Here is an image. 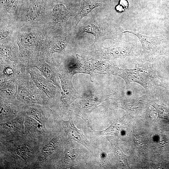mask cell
Wrapping results in <instances>:
<instances>
[{"label": "cell", "mask_w": 169, "mask_h": 169, "mask_svg": "<svg viewBox=\"0 0 169 169\" xmlns=\"http://www.w3.org/2000/svg\"><path fill=\"white\" fill-rule=\"evenodd\" d=\"M113 75L121 77L127 84L132 82L138 83L148 95L155 93L158 86L166 87L164 81L157 75L153 66H149L147 63H136L132 69L119 68Z\"/></svg>", "instance_id": "1"}, {"label": "cell", "mask_w": 169, "mask_h": 169, "mask_svg": "<svg viewBox=\"0 0 169 169\" xmlns=\"http://www.w3.org/2000/svg\"><path fill=\"white\" fill-rule=\"evenodd\" d=\"M126 32L133 34L138 38L142 46L141 54L143 61L153 62L158 56L166 54L165 49L161 45L164 39V35L150 36L133 31H126L123 33Z\"/></svg>", "instance_id": "2"}, {"label": "cell", "mask_w": 169, "mask_h": 169, "mask_svg": "<svg viewBox=\"0 0 169 169\" xmlns=\"http://www.w3.org/2000/svg\"><path fill=\"white\" fill-rule=\"evenodd\" d=\"M115 41L114 45L105 48L103 50L104 58L112 59L123 58L128 56H138L141 54V47L138 41L130 43Z\"/></svg>", "instance_id": "3"}, {"label": "cell", "mask_w": 169, "mask_h": 169, "mask_svg": "<svg viewBox=\"0 0 169 169\" xmlns=\"http://www.w3.org/2000/svg\"><path fill=\"white\" fill-rule=\"evenodd\" d=\"M59 76L62 89L61 99L64 104L69 105L76 99L81 98L72 84L73 75L69 74L67 71L66 73L59 74Z\"/></svg>", "instance_id": "4"}, {"label": "cell", "mask_w": 169, "mask_h": 169, "mask_svg": "<svg viewBox=\"0 0 169 169\" xmlns=\"http://www.w3.org/2000/svg\"><path fill=\"white\" fill-rule=\"evenodd\" d=\"M31 77L38 88L49 98L54 97L56 94V88L53 84L49 82L42 76L32 70L28 71Z\"/></svg>", "instance_id": "5"}, {"label": "cell", "mask_w": 169, "mask_h": 169, "mask_svg": "<svg viewBox=\"0 0 169 169\" xmlns=\"http://www.w3.org/2000/svg\"><path fill=\"white\" fill-rule=\"evenodd\" d=\"M63 125L65 132L71 139L81 143L87 149L89 148V142L82 131L75 127L72 120L64 121Z\"/></svg>", "instance_id": "6"}, {"label": "cell", "mask_w": 169, "mask_h": 169, "mask_svg": "<svg viewBox=\"0 0 169 169\" xmlns=\"http://www.w3.org/2000/svg\"><path fill=\"white\" fill-rule=\"evenodd\" d=\"M102 6V2L95 0H83L78 12L75 16L77 24L81 19L88 14L94 8Z\"/></svg>", "instance_id": "7"}, {"label": "cell", "mask_w": 169, "mask_h": 169, "mask_svg": "<svg viewBox=\"0 0 169 169\" xmlns=\"http://www.w3.org/2000/svg\"><path fill=\"white\" fill-rule=\"evenodd\" d=\"M35 67L49 82L57 86L61 90L59 79L51 67L45 63L38 65Z\"/></svg>", "instance_id": "8"}, {"label": "cell", "mask_w": 169, "mask_h": 169, "mask_svg": "<svg viewBox=\"0 0 169 169\" xmlns=\"http://www.w3.org/2000/svg\"><path fill=\"white\" fill-rule=\"evenodd\" d=\"M68 15V11L63 4H56L53 8L52 15L54 20L57 22H61L65 20Z\"/></svg>", "instance_id": "9"}, {"label": "cell", "mask_w": 169, "mask_h": 169, "mask_svg": "<svg viewBox=\"0 0 169 169\" xmlns=\"http://www.w3.org/2000/svg\"><path fill=\"white\" fill-rule=\"evenodd\" d=\"M37 37L33 33H26L21 38L20 42L24 47L30 46L34 45L36 42Z\"/></svg>", "instance_id": "10"}, {"label": "cell", "mask_w": 169, "mask_h": 169, "mask_svg": "<svg viewBox=\"0 0 169 169\" xmlns=\"http://www.w3.org/2000/svg\"><path fill=\"white\" fill-rule=\"evenodd\" d=\"M109 141L111 144V146L114 151L115 156L120 161L123 162L125 165H128L125 155L119 148L117 141L110 139Z\"/></svg>", "instance_id": "11"}, {"label": "cell", "mask_w": 169, "mask_h": 169, "mask_svg": "<svg viewBox=\"0 0 169 169\" xmlns=\"http://www.w3.org/2000/svg\"><path fill=\"white\" fill-rule=\"evenodd\" d=\"M18 95L21 98L28 101H33L35 100L34 96L32 93L23 87L18 89Z\"/></svg>", "instance_id": "12"}, {"label": "cell", "mask_w": 169, "mask_h": 169, "mask_svg": "<svg viewBox=\"0 0 169 169\" xmlns=\"http://www.w3.org/2000/svg\"><path fill=\"white\" fill-rule=\"evenodd\" d=\"M56 140L53 139L43 148L41 153V156L47 157L51 155L54 149Z\"/></svg>", "instance_id": "13"}, {"label": "cell", "mask_w": 169, "mask_h": 169, "mask_svg": "<svg viewBox=\"0 0 169 169\" xmlns=\"http://www.w3.org/2000/svg\"><path fill=\"white\" fill-rule=\"evenodd\" d=\"M151 104L157 110L159 117L164 119H166L168 117L169 115V112L167 107L163 105H158L154 103H151Z\"/></svg>", "instance_id": "14"}, {"label": "cell", "mask_w": 169, "mask_h": 169, "mask_svg": "<svg viewBox=\"0 0 169 169\" xmlns=\"http://www.w3.org/2000/svg\"><path fill=\"white\" fill-rule=\"evenodd\" d=\"M2 84V90L3 93L6 95H11L15 92V87L11 82L8 81L3 82Z\"/></svg>", "instance_id": "15"}, {"label": "cell", "mask_w": 169, "mask_h": 169, "mask_svg": "<svg viewBox=\"0 0 169 169\" xmlns=\"http://www.w3.org/2000/svg\"><path fill=\"white\" fill-rule=\"evenodd\" d=\"M31 117L40 123L43 124L44 121V117L41 110L36 108H32L30 111Z\"/></svg>", "instance_id": "16"}, {"label": "cell", "mask_w": 169, "mask_h": 169, "mask_svg": "<svg viewBox=\"0 0 169 169\" xmlns=\"http://www.w3.org/2000/svg\"><path fill=\"white\" fill-rule=\"evenodd\" d=\"M14 110L9 105L3 104L1 105L0 115L1 117H7L14 114Z\"/></svg>", "instance_id": "17"}, {"label": "cell", "mask_w": 169, "mask_h": 169, "mask_svg": "<svg viewBox=\"0 0 169 169\" xmlns=\"http://www.w3.org/2000/svg\"><path fill=\"white\" fill-rule=\"evenodd\" d=\"M84 32L93 34L95 40L98 38L100 34L99 29L93 24L86 26L84 28Z\"/></svg>", "instance_id": "18"}, {"label": "cell", "mask_w": 169, "mask_h": 169, "mask_svg": "<svg viewBox=\"0 0 169 169\" xmlns=\"http://www.w3.org/2000/svg\"><path fill=\"white\" fill-rule=\"evenodd\" d=\"M1 4L6 9L13 8L16 6L17 0H0Z\"/></svg>", "instance_id": "19"}, {"label": "cell", "mask_w": 169, "mask_h": 169, "mask_svg": "<svg viewBox=\"0 0 169 169\" xmlns=\"http://www.w3.org/2000/svg\"><path fill=\"white\" fill-rule=\"evenodd\" d=\"M25 146L19 147L17 149V154L23 159L29 157L30 151Z\"/></svg>", "instance_id": "20"}, {"label": "cell", "mask_w": 169, "mask_h": 169, "mask_svg": "<svg viewBox=\"0 0 169 169\" xmlns=\"http://www.w3.org/2000/svg\"><path fill=\"white\" fill-rule=\"evenodd\" d=\"M66 46V45L64 42L62 41L59 42L52 47L51 49V52L52 53L61 52L64 50Z\"/></svg>", "instance_id": "21"}, {"label": "cell", "mask_w": 169, "mask_h": 169, "mask_svg": "<svg viewBox=\"0 0 169 169\" xmlns=\"http://www.w3.org/2000/svg\"><path fill=\"white\" fill-rule=\"evenodd\" d=\"M2 126L4 130L7 131H13L16 128L15 122L11 121L2 124Z\"/></svg>", "instance_id": "22"}, {"label": "cell", "mask_w": 169, "mask_h": 169, "mask_svg": "<svg viewBox=\"0 0 169 169\" xmlns=\"http://www.w3.org/2000/svg\"><path fill=\"white\" fill-rule=\"evenodd\" d=\"M38 7L37 4H33L32 6L28 11L29 17L31 18V17H32V18H34L35 16H36L38 12Z\"/></svg>", "instance_id": "23"}, {"label": "cell", "mask_w": 169, "mask_h": 169, "mask_svg": "<svg viewBox=\"0 0 169 169\" xmlns=\"http://www.w3.org/2000/svg\"><path fill=\"white\" fill-rule=\"evenodd\" d=\"M4 72L6 75H10L13 73V71L11 68L7 67L4 70Z\"/></svg>", "instance_id": "24"}, {"label": "cell", "mask_w": 169, "mask_h": 169, "mask_svg": "<svg viewBox=\"0 0 169 169\" xmlns=\"http://www.w3.org/2000/svg\"><path fill=\"white\" fill-rule=\"evenodd\" d=\"M7 34L6 32H5L4 31H2L1 32L0 34V38L1 39H2L3 38H5L7 37Z\"/></svg>", "instance_id": "25"}]
</instances>
